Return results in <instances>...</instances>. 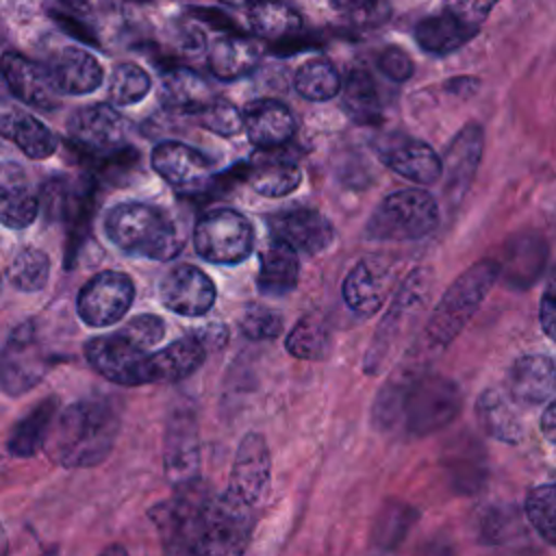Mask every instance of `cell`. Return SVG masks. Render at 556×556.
Segmentation results:
<instances>
[{
  "label": "cell",
  "instance_id": "obj_31",
  "mask_svg": "<svg viewBox=\"0 0 556 556\" xmlns=\"http://www.w3.org/2000/svg\"><path fill=\"white\" fill-rule=\"evenodd\" d=\"M545 243L536 235H523L517 237L506 245V256L500 265V276H504L515 287H528L532 285L543 267H545Z\"/></svg>",
  "mask_w": 556,
  "mask_h": 556
},
{
  "label": "cell",
  "instance_id": "obj_4",
  "mask_svg": "<svg viewBox=\"0 0 556 556\" xmlns=\"http://www.w3.org/2000/svg\"><path fill=\"white\" fill-rule=\"evenodd\" d=\"M109 239L128 254L152 261H169L182 250L176 222L161 208L141 202H122L104 222Z\"/></svg>",
  "mask_w": 556,
  "mask_h": 556
},
{
  "label": "cell",
  "instance_id": "obj_36",
  "mask_svg": "<svg viewBox=\"0 0 556 556\" xmlns=\"http://www.w3.org/2000/svg\"><path fill=\"white\" fill-rule=\"evenodd\" d=\"M56 402L54 397H46L37 408H33L11 432L9 439V450L15 456H30L35 454L48 437V430L54 421Z\"/></svg>",
  "mask_w": 556,
  "mask_h": 556
},
{
  "label": "cell",
  "instance_id": "obj_41",
  "mask_svg": "<svg viewBox=\"0 0 556 556\" xmlns=\"http://www.w3.org/2000/svg\"><path fill=\"white\" fill-rule=\"evenodd\" d=\"M50 276V261L46 252L26 248L15 254L9 265V280L22 291H39Z\"/></svg>",
  "mask_w": 556,
  "mask_h": 556
},
{
  "label": "cell",
  "instance_id": "obj_26",
  "mask_svg": "<svg viewBox=\"0 0 556 556\" xmlns=\"http://www.w3.org/2000/svg\"><path fill=\"white\" fill-rule=\"evenodd\" d=\"M300 276V258L298 252L278 237L267 241L261 252V271H258V289L265 295H285L298 285Z\"/></svg>",
  "mask_w": 556,
  "mask_h": 556
},
{
  "label": "cell",
  "instance_id": "obj_50",
  "mask_svg": "<svg viewBox=\"0 0 556 556\" xmlns=\"http://www.w3.org/2000/svg\"><path fill=\"white\" fill-rule=\"evenodd\" d=\"M334 9L339 11H348L352 13L354 17H361V15H374L376 11H382V2L380 0H330Z\"/></svg>",
  "mask_w": 556,
  "mask_h": 556
},
{
  "label": "cell",
  "instance_id": "obj_47",
  "mask_svg": "<svg viewBox=\"0 0 556 556\" xmlns=\"http://www.w3.org/2000/svg\"><path fill=\"white\" fill-rule=\"evenodd\" d=\"M378 67L382 70V74L387 78L397 80V83H402V80L413 76V61H410V56L402 48H395V46L382 50V54L378 56Z\"/></svg>",
  "mask_w": 556,
  "mask_h": 556
},
{
  "label": "cell",
  "instance_id": "obj_38",
  "mask_svg": "<svg viewBox=\"0 0 556 556\" xmlns=\"http://www.w3.org/2000/svg\"><path fill=\"white\" fill-rule=\"evenodd\" d=\"M285 348L291 356L302 361H319L330 350V328L317 315L302 317L287 334Z\"/></svg>",
  "mask_w": 556,
  "mask_h": 556
},
{
  "label": "cell",
  "instance_id": "obj_16",
  "mask_svg": "<svg viewBox=\"0 0 556 556\" xmlns=\"http://www.w3.org/2000/svg\"><path fill=\"white\" fill-rule=\"evenodd\" d=\"M70 137L87 152H113L124 146L128 122L109 104H91L70 119Z\"/></svg>",
  "mask_w": 556,
  "mask_h": 556
},
{
  "label": "cell",
  "instance_id": "obj_53",
  "mask_svg": "<svg viewBox=\"0 0 556 556\" xmlns=\"http://www.w3.org/2000/svg\"><path fill=\"white\" fill-rule=\"evenodd\" d=\"M9 93H11V89H9L7 78H4V74H2V70H0V102H2V100H7V98H9Z\"/></svg>",
  "mask_w": 556,
  "mask_h": 556
},
{
  "label": "cell",
  "instance_id": "obj_52",
  "mask_svg": "<svg viewBox=\"0 0 556 556\" xmlns=\"http://www.w3.org/2000/svg\"><path fill=\"white\" fill-rule=\"evenodd\" d=\"M541 432H543V437L547 439V441H552V443H556V400H552L549 404H547V408L543 410V415H541Z\"/></svg>",
  "mask_w": 556,
  "mask_h": 556
},
{
  "label": "cell",
  "instance_id": "obj_33",
  "mask_svg": "<svg viewBox=\"0 0 556 556\" xmlns=\"http://www.w3.org/2000/svg\"><path fill=\"white\" fill-rule=\"evenodd\" d=\"M476 33H478L476 28L463 24L460 20H456L454 15L443 11L439 15H430L426 20H421L415 28V39H417L419 48H424L426 52L447 54V52L460 48L463 43H467Z\"/></svg>",
  "mask_w": 556,
  "mask_h": 556
},
{
  "label": "cell",
  "instance_id": "obj_46",
  "mask_svg": "<svg viewBox=\"0 0 556 556\" xmlns=\"http://www.w3.org/2000/svg\"><path fill=\"white\" fill-rule=\"evenodd\" d=\"M500 0H445V11L471 28H480Z\"/></svg>",
  "mask_w": 556,
  "mask_h": 556
},
{
  "label": "cell",
  "instance_id": "obj_10",
  "mask_svg": "<svg viewBox=\"0 0 556 556\" xmlns=\"http://www.w3.org/2000/svg\"><path fill=\"white\" fill-rule=\"evenodd\" d=\"M135 298L132 280L122 271H102L93 276L78 293V315L85 324L102 328L119 321Z\"/></svg>",
  "mask_w": 556,
  "mask_h": 556
},
{
  "label": "cell",
  "instance_id": "obj_14",
  "mask_svg": "<svg viewBox=\"0 0 556 556\" xmlns=\"http://www.w3.org/2000/svg\"><path fill=\"white\" fill-rule=\"evenodd\" d=\"M159 295L169 311L198 317L213 306L215 285L202 269L193 265H176L161 278Z\"/></svg>",
  "mask_w": 556,
  "mask_h": 556
},
{
  "label": "cell",
  "instance_id": "obj_1",
  "mask_svg": "<svg viewBox=\"0 0 556 556\" xmlns=\"http://www.w3.org/2000/svg\"><path fill=\"white\" fill-rule=\"evenodd\" d=\"M172 552L232 556L241 554L252 532V506L232 493H185L159 517Z\"/></svg>",
  "mask_w": 556,
  "mask_h": 556
},
{
  "label": "cell",
  "instance_id": "obj_48",
  "mask_svg": "<svg viewBox=\"0 0 556 556\" xmlns=\"http://www.w3.org/2000/svg\"><path fill=\"white\" fill-rule=\"evenodd\" d=\"M539 319L543 332L556 341V267L547 278L545 291L541 295V308H539Z\"/></svg>",
  "mask_w": 556,
  "mask_h": 556
},
{
  "label": "cell",
  "instance_id": "obj_40",
  "mask_svg": "<svg viewBox=\"0 0 556 556\" xmlns=\"http://www.w3.org/2000/svg\"><path fill=\"white\" fill-rule=\"evenodd\" d=\"M526 517L543 541L556 547V484H539L526 495Z\"/></svg>",
  "mask_w": 556,
  "mask_h": 556
},
{
  "label": "cell",
  "instance_id": "obj_8",
  "mask_svg": "<svg viewBox=\"0 0 556 556\" xmlns=\"http://www.w3.org/2000/svg\"><path fill=\"white\" fill-rule=\"evenodd\" d=\"M193 245L211 263L235 265L250 256L254 228L235 208H211L195 224Z\"/></svg>",
  "mask_w": 556,
  "mask_h": 556
},
{
  "label": "cell",
  "instance_id": "obj_18",
  "mask_svg": "<svg viewBox=\"0 0 556 556\" xmlns=\"http://www.w3.org/2000/svg\"><path fill=\"white\" fill-rule=\"evenodd\" d=\"M152 167L169 185L195 191L202 189L211 178V161L191 146L178 141H163L152 152Z\"/></svg>",
  "mask_w": 556,
  "mask_h": 556
},
{
  "label": "cell",
  "instance_id": "obj_17",
  "mask_svg": "<svg viewBox=\"0 0 556 556\" xmlns=\"http://www.w3.org/2000/svg\"><path fill=\"white\" fill-rule=\"evenodd\" d=\"M0 70L7 78L11 93L20 98L24 104H30L43 111L59 106L61 91L56 89L48 67L17 52H7L0 61Z\"/></svg>",
  "mask_w": 556,
  "mask_h": 556
},
{
  "label": "cell",
  "instance_id": "obj_27",
  "mask_svg": "<svg viewBox=\"0 0 556 556\" xmlns=\"http://www.w3.org/2000/svg\"><path fill=\"white\" fill-rule=\"evenodd\" d=\"M165 469L172 484L178 489L195 480L198 471V439L189 417L172 419L165 447Z\"/></svg>",
  "mask_w": 556,
  "mask_h": 556
},
{
  "label": "cell",
  "instance_id": "obj_6",
  "mask_svg": "<svg viewBox=\"0 0 556 556\" xmlns=\"http://www.w3.org/2000/svg\"><path fill=\"white\" fill-rule=\"evenodd\" d=\"M432 291V271L428 267H417L395 291L387 315L380 319L371 345L365 356V371L380 374L391 361L393 352L400 348L408 328L424 308Z\"/></svg>",
  "mask_w": 556,
  "mask_h": 556
},
{
  "label": "cell",
  "instance_id": "obj_9",
  "mask_svg": "<svg viewBox=\"0 0 556 556\" xmlns=\"http://www.w3.org/2000/svg\"><path fill=\"white\" fill-rule=\"evenodd\" d=\"M50 361L35 337L33 324L17 326L0 352V387L20 395L33 389L48 371Z\"/></svg>",
  "mask_w": 556,
  "mask_h": 556
},
{
  "label": "cell",
  "instance_id": "obj_22",
  "mask_svg": "<svg viewBox=\"0 0 556 556\" xmlns=\"http://www.w3.org/2000/svg\"><path fill=\"white\" fill-rule=\"evenodd\" d=\"M243 128L252 146L271 150L285 146L295 132V117L278 100H256L243 111Z\"/></svg>",
  "mask_w": 556,
  "mask_h": 556
},
{
  "label": "cell",
  "instance_id": "obj_39",
  "mask_svg": "<svg viewBox=\"0 0 556 556\" xmlns=\"http://www.w3.org/2000/svg\"><path fill=\"white\" fill-rule=\"evenodd\" d=\"M295 89L302 98L321 102V100H330L339 93L341 78L330 61L313 59V61H306L295 72Z\"/></svg>",
  "mask_w": 556,
  "mask_h": 556
},
{
  "label": "cell",
  "instance_id": "obj_37",
  "mask_svg": "<svg viewBox=\"0 0 556 556\" xmlns=\"http://www.w3.org/2000/svg\"><path fill=\"white\" fill-rule=\"evenodd\" d=\"M250 187L267 198H282L302 182V172L291 161H263L248 172Z\"/></svg>",
  "mask_w": 556,
  "mask_h": 556
},
{
  "label": "cell",
  "instance_id": "obj_45",
  "mask_svg": "<svg viewBox=\"0 0 556 556\" xmlns=\"http://www.w3.org/2000/svg\"><path fill=\"white\" fill-rule=\"evenodd\" d=\"M126 339H130L135 345L148 350L152 345H156L163 334H165V324L161 317L156 315H137L132 317L128 324L122 326L119 330Z\"/></svg>",
  "mask_w": 556,
  "mask_h": 556
},
{
  "label": "cell",
  "instance_id": "obj_5",
  "mask_svg": "<svg viewBox=\"0 0 556 556\" xmlns=\"http://www.w3.org/2000/svg\"><path fill=\"white\" fill-rule=\"evenodd\" d=\"M500 278L497 261H480L467 267L441 295L426 324L428 348H447L478 313L486 293Z\"/></svg>",
  "mask_w": 556,
  "mask_h": 556
},
{
  "label": "cell",
  "instance_id": "obj_55",
  "mask_svg": "<svg viewBox=\"0 0 556 556\" xmlns=\"http://www.w3.org/2000/svg\"><path fill=\"white\" fill-rule=\"evenodd\" d=\"M219 2L230 4V7H243V4H248V2H252V0H219Z\"/></svg>",
  "mask_w": 556,
  "mask_h": 556
},
{
  "label": "cell",
  "instance_id": "obj_19",
  "mask_svg": "<svg viewBox=\"0 0 556 556\" xmlns=\"http://www.w3.org/2000/svg\"><path fill=\"white\" fill-rule=\"evenodd\" d=\"M393 282V271L389 265L365 258L356 263L343 280V300L345 304L361 317H369L378 313L382 302L387 300Z\"/></svg>",
  "mask_w": 556,
  "mask_h": 556
},
{
  "label": "cell",
  "instance_id": "obj_28",
  "mask_svg": "<svg viewBox=\"0 0 556 556\" xmlns=\"http://www.w3.org/2000/svg\"><path fill=\"white\" fill-rule=\"evenodd\" d=\"M258 59V46L243 35H224L208 48V67L222 80H235L250 74Z\"/></svg>",
  "mask_w": 556,
  "mask_h": 556
},
{
  "label": "cell",
  "instance_id": "obj_43",
  "mask_svg": "<svg viewBox=\"0 0 556 556\" xmlns=\"http://www.w3.org/2000/svg\"><path fill=\"white\" fill-rule=\"evenodd\" d=\"M200 124L208 128L211 132H217L222 137H232L243 128V115L224 100H211L202 111L195 113Z\"/></svg>",
  "mask_w": 556,
  "mask_h": 556
},
{
  "label": "cell",
  "instance_id": "obj_11",
  "mask_svg": "<svg viewBox=\"0 0 556 556\" xmlns=\"http://www.w3.org/2000/svg\"><path fill=\"white\" fill-rule=\"evenodd\" d=\"M87 361L109 380L119 384H143L141 371L148 350L135 345L122 332L104 334L87 341Z\"/></svg>",
  "mask_w": 556,
  "mask_h": 556
},
{
  "label": "cell",
  "instance_id": "obj_25",
  "mask_svg": "<svg viewBox=\"0 0 556 556\" xmlns=\"http://www.w3.org/2000/svg\"><path fill=\"white\" fill-rule=\"evenodd\" d=\"M56 89L61 93H89L102 83V67L93 54L83 48H63L48 67Z\"/></svg>",
  "mask_w": 556,
  "mask_h": 556
},
{
  "label": "cell",
  "instance_id": "obj_7",
  "mask_svg": "<svg viewBox=\"0 0 556 556\" xmlns=\"http://www.w3.org/2000/svg\"><path fill=\"white\" fill-rule=\"evenodd\" d=\"M439 224V204L424 189H402L387 195L371 213L365 237L374 241H413Z\"/></svg>",
  "mask_w": 556,
  "mask_h": 556
},
{
  "label": "cell",
  "instance_id": "obj_13",
  "mask_svg": "<svg viewBox=\"0 0 556 556\" xmlns=\"http://www.w3.org/2000/svg\"><path fill=\"white\" fill-rule=\"evenodd\" d=\"M269 230L274 237L289 243L298 254H319L334 241V228L315 208L298 206L269 217Z\"/></svg>",
  "mask_w": 556,
  "mask_h": 556
},
{
  "label": "cell",
  "instance_id": "obj_2",
  "mask_svg": "<svg viewBox=\"0 0 556 556\" xmlns=\"http://www.w3.org/2000/svg\"><path fill=\"white\" fill-rule=\"evenodd\" d=\"M460 406L463 391L454 380L404 367L380 391L374 417L378 424L402 419L408 434L424 437L452 424Z\"/></svg>",
  "mask_w": 556,
  "mask_h": 556
},
{
  "label": "cell",
  "instance_id": "obj_44",
  "mask_svg": "<svg viewBox=\"0 0 556 556\" xmlns=\"http://www.w3.org/2000/svg\"><path fill=\"white\" fill-rule=\"evenodd\" d=\"M239 326H241L243 334L250 339H274L282 332L285 321H282L280 313H276L267 306L252 304L243 311Z\"/></svg>",
  "mask_w": 556,
  "mask_h": 556
},
{
  "label": "cell",
  "instance_id": "obj_49",
  "mask_svg": "<svg viewBox=\"0 0 556 556\" xmlns=\"http://www.w3.org/2000/svg\"><path fill=\"white\" fill-rule=\"evenodd\" d=\"M70 11H74L76 15L80 17H87V15H98V13H104L109 11L115 0H61Z\"/></svg>",
  "mask_w": 556,
  "mask_h": 556
},
{
  "label": "cell",
  "instance_id": "obj_54",
  "mask_svg": "<svg viewBox=\"0 0 556 556\" xmlns=\"http://www.w3.org/2000/svg\"><path fill=\"white\" fill-rule=\"evenodd\" d=\"M7 552V534H4V528L0 526V554Z\"/></svg>",
  "mask_w": 556,
  "mask_h": 556
},
{
  "label": "cell",
  "instance_id": "obj_23",
  "mask_svg": "<svg viewBox=\"0 0 556 556\" xmlns=\"http://www.w3.org/2000/svg\"><path fill=\"white\" fill-rule=\"evenodd\" d=\"M380 154L395 174L417 185H432L441 176V156L419 139H393Z\"/></svg>",
  "mask_w": 556,
  "mask_h": 556
},
{
  "label": "cell",
  "instance_id": "obj_34",
  "mask_svg": "<svg viewBox=\"0 0 556 556\" xmlns=\"http://www.w3.org/2000/svg\"><path fill=\"white\" fill-rule=\"evenodd\" d=\"M252 30L269 41H282L300 33L302 20L295 9L282 0H256L250 7Z\"/></svg>",
  "mask_w": 556,
  "mask_h": 556
},
{
  "label": "cell",
  "instance_id": "obj_3",
  "mask_svg": "<svg viewBox=\"0 0 556 556\" xmlns=\"http://www.w3.org/2000/svg\"><path fill=\"white\" fill-rule=\"evenodd\" d=\"M119 430V417L102 400H80L54 415L46 447L65 467H89L106 458Z\"/></svg>",
  "mask_w": 556,
  "mask_h": 556
},
{
  "label": "cell",
  "instance_id": "obj_20",
  "mask_svg": "<svg viewBox=\"0 0 556 556\" xmlns=\"http://www.w3.org/2000/svg\"><path fill=\"white\" fill-rule=\"evenodd\" d=\"M506 382L517 404H543L556 397V363L545 354H526L510 365Z\"/></svg>",
  "mask_w": 556,
  "mask_h": 556
},
{
  "label": "cell",
  "instance_id": "obj_29",
  "mask_svg": "<svg viewBox=\"0 0 556 556\" xmlns=\"http://www.w3.org/2000/svg\"><path fill=\"white\" fill-rule=\"evenodd\" d=\"M515 400H508L497 389H486L476 402V415L484 432L504 443H517L523 437V424L515 408Z\"/></svg>",
  "mask_w": 556,
  "mask_h": 556
},
{
  "label": "cell",
  "instance_id": "obj_42",
  "mask_svg": "<svg viewBox=\"0 0 556 556\" xmlns=\"http://www.w3.org/2000/svg\"><path fill=\"white\" fill-rule=\"evenodd\" d=\"M150 91V76L135 63H122L109 80V100L113 104H135Z\"/></svg>",
  "mask_w": 556,
  "mask_h": 556
},
{
  "label": "cell",
  "instance_id": "obj_12",
  "mask_svg": "<svg viewBox=\"0 0 556 556\" xmlns=\"http://www.w3.org/2000/svg\"><path fill=\"white\" fill-rule=\"evenodd\" d=\"M271 478V456L258 432H248L235 454L228 493L254 506L267 491Z\"/></svg>",
  "mask_w": 556,
  "mask_h": 556
},
{
  "label": "cell",
  "instance_id": "obj_24",
  "mask_svg": "<svg viewBox=\"0 0 556 556\" xmlns=\"http://www.w3.org/2000/svg\"><path fill=\"white\" fill-rule=\"evenodd\" d=\"M37 208V193L28 185L22 167L0 165V222L7 228L22 230L33 224Z\"/></svg>",
  "mask_w": 556,
  "mask_h": 556
},
{
  "label": "cell",
  "instance_id": "obj_32",
  "mask_svg": "<svg viewBox=\"0 0 556 556\" xmlns=\"http://www.w3.org/2000/svg\"><path fill=\"white\" fill-rule=\"evenodd\" d=\"M211 100H215L213 91L200 74L187 67H174L163 76V102L167 109L195 115Z\"/></svg>",
  "mask_w": 556,
  "mask_h": 556
},
{
  "label": "cell",
  "instance_id": "obj_51",
  "mask_svg": "<svg viewBox=\"0 0 556 556\" xmlns=\"http://www.w3.org/2000/svg\"><path fill=\"white\" fill-rule=\"evenodd\" d=\"M195 337L206 345V348H219L224 341H226V337H228V332H226V328L224 326H217V324H213V326H204V328H200V332H195Z\"/></svg>",
  "mask_w": 556,
  "mask_h": 556
},
{
  "label": "cell",
  "instance_id": "obj_35",
  "mask_svg": "<svg viewBox=\"0 0 556 556\" xmlns=\"http://www.w3.org/2000/svg\"><path fill=\"white\" fill-rule=\"evenodd\" d=\"M343 89V109L358 124H374L382 115L380 96L374 78L365 70H352Z\"/></svg>",
  "mask_w": 556,
  "mask_h": 556
},
{
  "label": "cell",
  "instance_id": "obj_30",
  "mask_svg": "<svg viewBox=\"0 0 556 556\" xmlns=\"http://www.w3.org/2000/svg\"><path fill=\"white\" fill-rule=\"evenodd\" d=\"M0 135L11 139L26 156L46 159L56 150V137L37 117L22 111L0 113Z\"/></svg>",
  "mask_w": 556,
  "mask_h": 556
},
{
  "label": "cell",
  "instance_id": "obj_15",
  "mask_svg": "<svg viewBox=\"0 0 556 556\" xmlns=\"http://www.w3.org/2000/svg\"><path fill=\"white\" fill-rule=\"evenodd\" d=\"M484 146V132L478 124H467L447 146L443 161H441V174H443V191L450 200V204H458L469 189L476 169L480 165Z\"/></svg>",
  "mask_w": 556,
  "mask_h": 556
},
{
  "label": "cell",
  "instance_id": "obj_21",
  "mask_svg": "<svg viewBox=\"0 0 556 556\" xmlns=\"http://www.w3.org/2000/svg\"><path fill=\"white\" fill-rule=\"evenodd\" d=\"M206 358V345L195 337H182L167 348L148 354L143 361L141 380L146 382H176L191 376Z\"/></svg>",
  "mask_w": 556,
  "mask_h": 556
}]
</instances>
